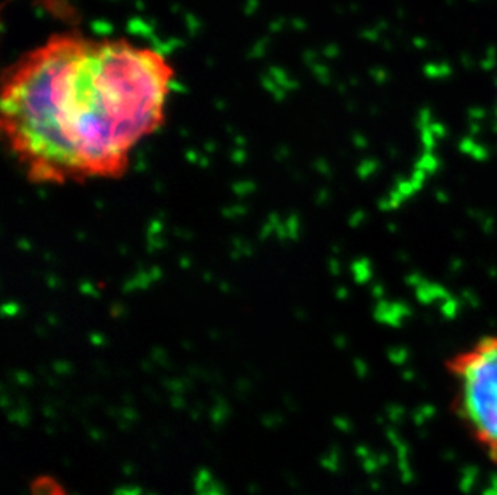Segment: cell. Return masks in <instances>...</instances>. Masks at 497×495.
<instances>
[{"label":"cell","instance_id":"1","mask_svg":"<svg viewBox=\"0 0 497 495\" xmlns=\"http://www.w3.org/2000/svg\"><path fill=\"white\" fill-rule=\"evenodd\" d=\"M176 71L127 39L52 34L5 71L3 140L31 182L117 179L166 120Z\"/></svg>","mask_w":497,"mask_h":495},{"label":"cell","instance_id":"2","mask_svg":"<svg viewBox=\"0 0 497 495\" xmlns=\"http://www.w3.org/2000/svg\"><path fill=\"white\" fill-rule=\"evenodd\" d=\"M444 368L454 416L489 460L497 463V332L454 352Z\"/></svg>","mask_w":497,"mask_h":495},{"label":"cell","instance_id":"3","mask_svg":"<svg viewBox=\"0 0 497 495\" xmlns=\"http://www.w3.org/2000/svg\"><path fill=\"white\" fill-rule=\"evenodd\" d=\"M33 495H66V492L52 479H38L33 486Z\"/></svg>","mask_w":497,"mask_h":495}]
</instances>
